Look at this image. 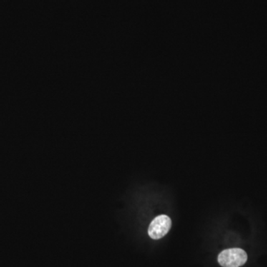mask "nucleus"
Here are the masks:
<instances>
[{
    "label": "nucleus",
    "instance_id": "obj_2",
    "mask_svg": "<svg viewBox=\"0 0 267 267\" xmlns=\"http://www.w3.org/2000/svg\"><path fill=\"white\" fill-rule=\"evenodd\" d=\"M172 227V220L167 215L156 217L149 225L148 233L151 238L159 240L167 235Z\"/></svg>",
    "mask_w": 267,
    "mask_h": 267
},
{
    "label": "nucleus",
    "instance_id": "obj_1",
    "mask_svg": "<svg viewBox=\"0 0 267 267\" xmlns=\"http://www.w3.org/2000/svg\"><path fill=\"white\" fill-rule=\"evenodd\" d=\"M248 256L244 250L239 248L223 250L218 255V263L223 267H240L247 263Z\"/></svg>",
    "mask_w": 267,
    "mask_h": 267
}]
</instances>
